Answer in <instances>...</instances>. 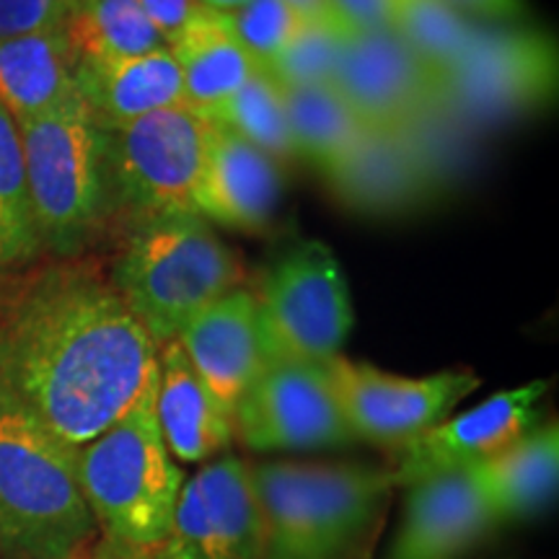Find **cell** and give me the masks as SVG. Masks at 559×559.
Instances as JSON below:
<instances>
[{
    "instance_id": "6da1fadb",
    "label": "cell",
    "mask_w": 559,
    "mask_h": 559,
    "mask_svg": "<svg viewBox=\"0 0 559 559\" xmlns=\"http://www.w3.org/2000/svg\"><path fill=\"white\" fill-rule=\"evenodd\" d=\"M156 362V342L94 264L0 272V389L70 449L117 423Z\"/></svg>"
},
{
    "instance_id": "7a4b0ae2",
    "label": "cell",
    "mask_w": 559,
    "mask_h": 559,
    "mask_svg": "<svg viewBox=\"0 0 559 559\" xmlns=\"http://www.w3.org/2000/svg\"><path fill=\"white\" fill-rule=\"evenodd\" d=\"M260 559H376L394 479L366 464H251Z\"/></svg>"
},
{
    "instance_id": "3957f363",
    "label": "cell",
    "mask_w": 559,
    "mask_h": 559,
    "mask_svg": "<svg viewBox=\"0 0 559 559\" xmlns=\"http://www.w3.org/2000/svg\"><path fill=\"white\" fill-rule=\"evenodd\" d=\"M83 498L99 542L94 559H148L169 534L185 472L156 417V379L135 404L75 451Z\"/></svg>"
},
{
    "instance_id": "277c9868",
    "label": "cell",
    "mask_w": 559,
    "mask_h": 559,
    "mask_svg": "<svg viewBox=\"0 0 559 559\" xmlns=\"http://www.w3.org/2000/svg\"><path fill=\"white\" fill-rule=\"evenodd\" d=\"M96 542L75 449L0 389V555L94 559Z\"/></svg>"
},
{
    "instance_id": "5b68a950",
    "label": "cell",
    "mask_w": 559,
    "mask_h": 559,
    "mask_svg": "<svg viewBox=\"0 0 559 559\" xmlns=\"http://www.w3.org/2000/svg\"><path fill=\"white\" fill-rule=\"evenodd\" d=\"M109 277L160 347L210 304L241 288L243 264L205 218L179 213L132 228Z\"/></svg>"
},
{
    "instance_id": "8992f818",
    "label": "cell",
    "mask_w": 559,
    "mask_h": 559,
    "mask_svg": "<svg viewBox=\"0 0 559 559\" xmlns=\"http://www.w3.org/2000/svg\"><path fill=\"white\" fill-rule=\"evenodd\" d=\"M16 128L41 249L70 260L115 215L104 128L79 94Z\"/></svg>"
},
{
    "instance_id": "52a82bcc",
    "label": "cell",
    "mask_w": 559,
    "mask_h": 559,
    "mask_svg": "<svg viewBox=\"0 0 559 559\" xmlns=\"http://www.w3.org/2000/svg\"><path fill=\"white\" fill-rule=\"evenodd\" d=\"M205 132V120L187 104L104 128L115 215H124L135 228L166 215L194 213Z\"/></svg>"
},
{
    "instance_id": "ba28073f",
    "label": "cell",
    "mask_w": 559,
    "mask_h": 559,
    "mask_svg": "<svg viewBox=\"0 0 559 559\" xmlns=\"http://www.w3.org/2000/svg\"><path fill=\"white\" fill-rule=\"evenodd\" d=\"M257 298L264 355L324 366L340 355L355 324L353 298L334 251L296 243L264 275Z\"/></svg>"
},
{
    "instance_id": "9c48e42d",
    "label": "cell",
    "mask_w": 559,
    "mask_h": 559,
    "mask_svg": "<svg viewBox=\"0 0 559 559\" xmlns=\"http://www.w3.org/2000/svg\"><path fill=\"white\" fill-rule=\"evenodd\" d=\"M557 45L534 29H477L438 81V109L453 122L489 128L547 107L557 94Z\"/></svg>"
},
{
    "instance_id": "30bf717a",
    "label": "cell",
    "mask_w": 559,
    "mask_h": 559,
    "mask_svg": "<svg viewBox=\"0 0 559 559\" xmlns=\"http://www.w3.org/2000/svg\"><path fill=\"white\" fill-rule=\"evenodd\" d=\"M324 368L355 440L391 451L436 428L481 386L479 376L469 368L409 379L342 355L326 360Z\"/></svg>"
},
{
    "instance_id": "8fae6325",
    "label": "cell",
    "mask_w": 559,
    "mask_h": 559,
    "mask_svg": "<svg viewBox=\"0 0 559 559\" xmlns=\"http://www.w3.org/2000/svg\"><path fill=\"white\" fill-rule=\"evenodd\" d=\"M234 436L249 451H330L355 443L326 368L270 360L234 412Z\"/></svg>"
},
{
    "instance_id": "7c38bea8",
    "label": "cell",
    "mask_w": 559,
    "mask_h": 559,
    "mask_svg": "<svg viewBox=\"0 0 559 559\" xmlns=\"http://www.w3.org/2000/svg\"><path fill=\"white\" fill-rule=\"evenodd\" d=\"M148 559H260V502L249 461L226 453L185 479L169 534Z\"/></svg>"
},
{
    "instance_id": "4fadbf2b",
    "label": "cell",
    "mask_w": 559,
    "mask_h": 559,
    "mask_svg": "<svg viewBox=\"0 0 559 559\" xmlns=\"http://www.w3.org/2000/svg\"><path fill=\"white\" fill-rule=\"evenodd\" d=\"M330 86L362 130H404L438 102V81L394 29L347 32Z\"/></svg>"
},
{
    "instance_id": "5bb4252c",
    "label": "cell",
    "mask_w": 559,
    "mask_h": 559,
    "mask_svg": "<svg viewBox=\"0 0 559 559\" xmlns=\"http://www.w3.org/2000/svg\"><path fill=\"white\" fill-rule=\"evenodd\" d=\"M547 389V381H531L489 396L464 415L445 417L394 451L396 461L389 469L394 485L407 487L430 474L464 469L506 451L539 425V402Z\"/></svg>"
},
{
    "instance_id": "9a60e30c",
    "label": "cell",
    "mask_w": 559,
    "mask_h": 559,
    "mask_svg": "<svg viewBox=\"0 0 559 559\" xmlns=\"http://www.w3.org/2000/svg\"><path fill=\"white\" fill-rule=\"evenodd\" d=\"M321 177L342 205L379 218L423 207L440 181L407 130H362Z\"/></svg>"
},
{
    "instance_id": "2e32d148",
    "label": "cell",
    "mask_w": 559,
    "mask_h": 559,
    "mask_svg": "<svg viewBox=\"0 0 559 559\" xmlns=\"http://www.w3.org/2000/svg\"><path fill=\"white\" fill-rule=\"evenodd\" d=\"M205 124V160L194 192V213L249 234L267 228L283 200L280 164L223 124L207 120Z\"/></svg>"
},
{
    "instance_id": "e0dca14e",
    "label": "cell",
    "mask_w": 559,
    "mask_h": 559,
    "mask_svg": "<svg viewBox=\"0 0 559 559\" xmlns=\"http://www.w3.org/2000/svg\"><path fill=\"white\" fill-rule=\"evenodd\" d=\"M177 342L210 394L234 417L243 394L267 366L254 290L226 293L200 311Z\"/></svg>"
},
{
    "instance_id": "ac0fdd59",
    "label": "cell",
    "mask_w": 559,
    "mask_h": 559,
    "mask_svg": "<svg viewBox=\"0 0 559 559\" xmlns=\"http://www.w3.org/2000/svg\"><path fill=\"white\" fill-rule=\"evenodd\" d=\"M404 489L402 526L389 559H461L498 528L479 498L469 466L430 474Z\"/></svg>"
},
{
    "instance_id": "d6986e66",
    "label": "cell",
    "mask_w": 559,
    "mask_h": 559,
    "mask_svg": "<svg viewBox=\"0 0 559 559\" xmlns=\"http://www.w3.org/2000/svg\"><path fill=\"white\" fill-rule=\"evenodd\" d=\"M156 417L169 453L181 464H207L234 445V417L221 407L177 340L158 347Z\"/></svg>"
},
{
    "instance_id": "ffe728a7",
    "label": "cell",
    "mask_w": 559,
    "mask_h": 559,
    "mask_svg": "<svg viewBox=\"0 0 559 559\" xmlns=\"http://www.w3.org/2000/svg\"><path fill=\"white\" fill-rule=\"evenodd\" d=\"M75 88L104 128L185 104L181 75L169 47L135 58L75 62Z\"/></svg>"
},
{
    "instance_id": "44dd1931",
    "label": "cell",
    "mask_w": 559,
    "mask_h": 559,
    "mask_svg": "<svg viewBox=\"0 0 559 559\" xmlns=\"http://www.w3.org/2000/svg\"><path fill=\"white\" fill-rule=\"evenodd\" d=\"M469 472L495 526L539 513L557 495V423L551 419L549 425H536L506 451L472 464Z\"/></svg>"
},
{
    "instance_id": "7402d4cb",
    "label": "cell",
    "mask_w": 559,
    "mask_h": 559,
    "mask_svg": "<svg viewBox=\"0 0 559 559\" xmlns=\"http://www.w3.org/2000/svg\"><path fill=\"white\" fill-rule=\"evenodd\" d=\"M75 94V58L66 32L0 39V107L13 122L47 115Z\"/></svg>"
},
{
    "instance_id": "603a6c76",
    "label": "cell",
    "mask_w": 559,
    "mask_h": 559,
    "mask_svg": "<svg viewBox=\"0 0 559 559\" xmlns=\"http://www.w3.org/2000/svg\"><path fill=\"white\" fill-rule=\"evenodd\" d=\"M169 50L177 60L185 104L194 111L226 102L260 70L230 32L226 13L213 9H202Z\"/></svg>"
},
{
    "instance_id": "cb8c5ba5",
    "label": "cell",
    "mask_w": 559,
    "mask_h": 559,
    "mask_svg": "<svg viewBox=\"0 0 559 559\" xmlns=\"http://www.w3.org/2000/svg\"><path fill=\"white\" fill-rule=\"evenodd\" d=\"M62 32L75 62L135 58L166 47L135 0H81Z\"/></svg>"
},
{
    "instance_id": "d4e9b609",
    "label": "cell",
    "mask_w": 559,
    "mask_h": 559,
    "mask_svg": "<svg viewBox=\"0 0 559 559\" xmlns=\"http://www.w3.org/2000/svg\"><path fill=\"white\" fill-rule=\"evenodd\" d=\"M283 99L296 158L321 174L332 169L362 135V124L330 83L283 88Z\"/></svg>"
},
{
    "instance_id": "484cf974",
    "label": "cell",
    "mask_w": 559,
    "mask_h": 559,
    "mask_svg": "<svg viewBox=\"0 0 559 559\" xmlns=\"http://www.w3.org/2000/svg\"><path fill=\"white\" fill-rule=\"evenodd\" d=\"M198 115L202 120L223 124V128L236 132L254 148L275 158L277 164L296 160L283 88L262 68L234 96L205 111H198Z\"/></svg>"
},
{
    "instance_id": "4316f807",
    "label": "cell",
    "mask_w": 559,
    "mask_h": 559,
    "mask_svg": "<svg viewBox=\"0 0 559 559\" xmlns=\"http://www.w3.org/2000/svg\"><path fill=\"white\" fill-rule=\"evenodd\" d=\"M391 29L440 81L461 60L479 26L445 0H394Z\"/></svg>"
},
{
    "instance_id": "83f0119b",
    "label": "cell",
    "mask_w": 559,
    "mask_h": 559,
    "mask_svg": "<svg viewBox=\"0 0 559 559\" xmlns=\"http://www.w3.org/2000/svg\"><path fill=\"white\" fill-rule=\"evenodd\" d=\"M39 251L21 135L13 117L0 107V272L32 262Z\"/></svg>"
},
{
    "instance_id": "f1b7e54d",
    "label": "cell",
    "mask_w": 559,
    "mask_h": 559,
    "mask_svg": "<svg viewBox=\"0 0 559 559\" xmlns=\"http://www.w3.org/2000/svg\"><path fill=\"white\" fill-rule=\"evenodd\" d=\"M347 29L337 19H306L296 37L262 70L280 88L330 83Z\"/></svg>"
},
{
    "instance_id": "f546056e",
    "label": "cell",
    "mask_w": 559,
    "mask_h": 559,
    "mask_svg": "<svg viewBox=\"0 0 559 559\" xmlns=\"http://www.w3.org/2000/svg\"><path fill=\"white\" fill-rule=\"evenodd\" d=\"M226 19L230 32L260 68L288 47L306 21L285 0H247L239 9L226 11Z\"/></svg>"
},
{
    "instance_id": "4dcf8cb0",
    "label": "cell",
    "mask_w": 559,
    "mask_h": 559,
    "mask_svg": "<svg viewBox=\"0 0 559 559\" xmlns=\"http://www.w3.org/2000/svg\"><path fill=\"white\" fill-rule=\"evenodd\" d=\"M70 11L73 0H0V39L62 29Z\"/></svg>"
},
{
    "instance_id": "1f68e13d",
    "label": "cell",
    "mask_w": 559,
    "mask_h": 559,
    "mask_svg": "<svg viewBox=\"0 0 559 559\" xmlns=\"http://www.w3.org/2000/svg\"><path fill=\"white\" fill-rule=\"evenodd\" d=\"M135 3L145 13V19L151 21L153 29L158 32V37L164 39L166 47L205 9L200 0H135Z\"/></svg>"
},
{
    "instance_id": "d6a6232c",
    "label": "cell",
    "mask_w": 559,
    "mask_h": 559,
    "mask_svg": "<svg viewBox=\"0 0 559 559\" xmlns=\"http://www.w3.org/2000/svg\"><path fill=\"white\" fill-rule=\"evenodd\" d=\"M332 16L347 32H373L391 29L394 0H326Z\"/></svg>"
},
{
    "instance_id": "836d02e7",
    "label": "cell",
    "mask_w": 559,
    "mask_h": 559,
    "mask_svg": "<svg viewBox=\"0 0 559 559\" xmlns=\"http://www.w3.org/2000/svg\"><path fill=\"white\" fill-rule=\"evenodd\" d=\"M445 3L464 13L469 21L481 19L492 21V24H508V21L521 19L526 11L523 0H445Z\"/></svg>"
},
{
    "instance_id": "e575fe53",
    "label": "cell",
    "mask_w": 559,
    "mask_h": 559,
    "mask_svg": "<svg viewBox=\"0 0 559 559\" xmlns=\"http://www.w3.org/2000/svg\"><path fill=\"white\" fill-rule=\"evenodd\" d=\"M290 9H296L304 19H330V3L326 0H285ZM334 19V16H332Z\"/></svg>"
},
{
    "instance_id": "d590c367",
    "label": "cell",
    "mask_w": 559,
    "mask_h": 559,
    "mask_svg": "<svg viewBox=\"0 0 559 559\" xmlns=\"http://www.w3.org/2000/svg\"><path fill=\"white\" fill-rule=\"evenodd\" d=\"M202 5H205V9H213V11H234V9H239V5H243L247 3V0H200Z\"/></svg>"
},
{
    "instance_id": "8d00e7d4",
    "label": "cell",
    "mask_w": 559,
    "mask_h": 559,
    "mask_svg": "<svg viewBox=\"0 0 559 559\" xmlns=\"http://www.w3.org/2000/svg\"><path fill=\"white\" fill-rule=\"evenodd\" d=\"M81 3V0H73V5H79Z\"/></svg>"
}]
</instances>
